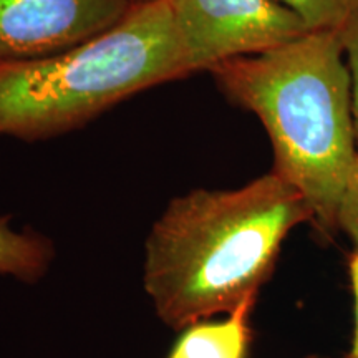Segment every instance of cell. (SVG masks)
Instances as JSON below:
<instances>
[{
    "label": "cell",
    "mask_w": 358,
    "mask_h": 358,
    "mask_svg": "<svg viewBox=\"0 0 358 358\" xmlns=\"http://www.w3.org/2000/svg\"><path fill=\"white\" fill-rule=\"evenodd\" d=\"M338 231H343L358 249V155L338 206Z\"/></svg>",
    "instance_id": "10"
},
{
    "label": "cell",
    "mask_w": 358,
    "mask_h": 358,
    "mask_svg": "<svg viewBox=\"0 0 358 358\" xmlns=\"http://www.w3.org/2000/svg\"><path fill=\"white\" fill-rule=\"evenodd\" d=\"M189 73L166 0H140L105 34L0 69V136L47 140L120 101Z\"/></svg>",
    "instance_id": "3"
},
{
    "label": "cell",
    "mask_w": 358,
    "mask_h": 358,
    "mask_svg": "<svg viewBox=\"0 0 358 358\" xmlns=\"http://www.w3.org/2000/svg\"><path fill=\"white\" fill-rule=\"evenodd\" d=\"M189 73L257 55L312 30L275 0H166Z\"/></svg>",
    "instance_id": "4"
},
{
    "label": "cell",
    "mask_w": 358,
    "mask_h": 358,
    "mask_svg": "<svg viewBox=\"0 0 358 358\" xmlns=\"http://www.w3.org/2000/svg\"><path fill=\"white\" fill-rule=\"evenodd\" d=\"M256 301L244 302L221 322L201 320L182 330L168 358H248L252 330L249 317Z\"/></svg>",
    "instance_id": "6"
},
{
    "label": "cell",
    "mask_w": 358,
    "mask_h": 358,
    "mask_svg": "<svg viewBox=\"0 0 358 358\" xmlns=\"http://www.w3.org/2000/svg\"><path fill=\"white\" fill-rule=\"evenodd\" d=\"M140 0H0V69L48 58L113 29Z\"/></svg>",
    "instance_id": "5"
},
{
    "label": "cell",
    "mask_w": 358,
    "mask_h": 358,
    "mask_svg": "<svg viewBox=\"0 0 358 358\" xmlns=\"http://www.w3.org/2000/svg\"><path fill=\"white\" fill-rule=\"evenodd\" d=\"M343 50H345L348 71H350V90H352V115L355 127V140L358 151V2L348 17L347 24L340 30Z\"/></svg>",
    "instance_id": "9"
},
{
    "label": "cell",
    "mask_w": 358,
    "mask_h": 358,
    "mask_svg": "<svg viewBox=\"0 0 358 358\" xmlns=\"http://www.w3.org/2000/svg\"><path fill=\"white\" fill-rule=\"evenodd\" d=\"M292 10L308 30L340 32L358 0H275Z\"/></svg>",
    "instance_id": "8"
},
{
    "label": "cell",
    "mask_w": 358,
    "mask_h": 358,
    "mask_svg": "<svg viewBox=\"0 0 358 358\" xmlns=\"http://www.w3.org/2000/svg\"><path fill=\"white\" fill-rule=\"evenodd\" d=\"M312 209L272 169L231 191L196 189L173 199L146 243L145 289L174 330L256 301L294 227Z\"/></svg>",
    "instance_id": "1"
},
{
    "label": "cell",
    "mask_w": 358,
    "mask_h": 358,
    "mask_svg": "<svg viewBox=\"0 0 358 358\" xmlns=\"http://www.w3.org/2000/svg\"><path fill=\"white\" fill-rule=\"evenodd\" d=\"M211 73L224 95L261 120L274 150V171L302 192L313 229L332 241L358 155L340 32L313 30Z\"/></svg>",
    "instance_id": "2"
},
{
    "label": "cell",
    "mask_w": 358,
    "mask_h": 358,
    "mask_svg": "<svg viewBox=\"0 0 358 358\" xmlns=\"http://www.w3.org/2000/svg\"><path fill=\"white\" fill-rule=\"evenodd\" d=\"M52 257L50 241L30 231H12L10 217H0V274L35 282L47 272Z\"/></svg>",
    "instance_id": "7"
},
{
    "label": "cell",
    "mask_w": 358,
    "mask_h": 358,
    "mask_svg": "<svg viewBox=\"0 0 358 358\" xmlns=\"http://www.w3.org/2000/svg\"><path fill=\"white\" fill-rule=\"evenodd\" d=\"M348 271H350V280L353 289V297H355V334H353V342L350 348L352 358H358V249L348 259Z\"/></svg>",
    "instance_id": "11"
},
{
    "label": "cell",
    "mask_w": 358,
    "mask_h": 358,
    "mask_svg": "<svg viewBox=\"0 0 358 358\" xmlns=\"http://www.w3.org/2000/svg\"><path fill=\"white\" fill-rule=\"evenodd\" d=\"M308 358H319V357H308ZM340 358H352V355H350V353H347L345 357H340Z\"/></svg>",
    "instance_id": "12"
}]
</instances>
